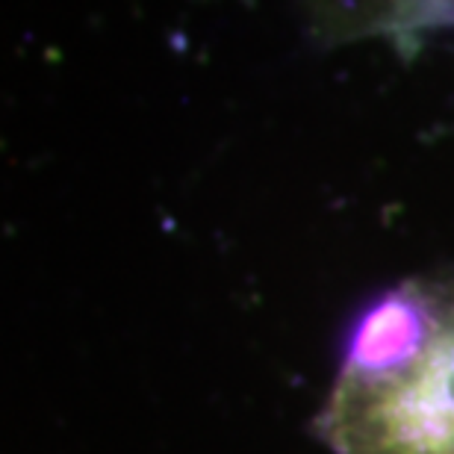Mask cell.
Returning <instances> with one entry per match:
<instances>
[{
	"mask_svg": "<svg viewBox=\"0 0 454 454\" xmlns=\"http://www.w3.org/2000/svg\"><path fill=\"white\" fill-rule=\"evenodd\" d=\"M322 434L340 454H454V284H411L363 319Z\"/></svg>",
	"mask_w": 454,
	"mask_h": 454,
	"instance_id": "1",
	"label": "cell"
}]
</instances>
